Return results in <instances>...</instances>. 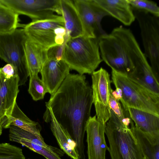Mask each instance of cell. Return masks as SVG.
Returning a JSON list of instances; mask_svg holds the SVG:
<instances>
[{"label":"cell","instance_id":"obj_12","mask_svg":"<svg viewBox=\"0 0 159 159\" xmlns=\"http://www.w3.org/2000/svg\"><path fill=\"white\" fill-rule=\"evenodd\" d=\"M10 140L20 144L44 157L46 159H61L64 152L57 147L46 144L31 133L15 126L9 128Z\"/></svg>","mask_w":159,"mask_h":159},{"label":"cell","instance_id":"obj_16","mask_svg":"<svg viewBox=\"0 0 159 159\" xmlns=\"http://www.w3.org/2000/svg\"><path fill=\"white\" fill-rule=\"evenodd\" d=\"M44 121L50 122L51 131L60 148L73 159H80L75 142L68 132L61 126L55 119L49 107H46Z\"/></svg>","mask_w":159,"mask_h":159},{"label":"cell","instance_id":"obj_14","mask_svg":"<svg viewBox=\"0 0 159 159\" xmlns=\"http://www.w3.org/2000/svg\"><path fill=\"white\" fill-rule=\"evenodd\" d=\"M70 68L62 60L48 58L40 71L43 82L51 95L57 90L70 74Z\"/></svg>","mask_w":159,"mask_h":159},{"label":"cell","instance_id":"obj_32","mask_svg":"<svg viewBox=\"0 0 159 159\" xmlns=\"http://www.w3.org/2000/svg\"></svg>","mask_w":159,"mask_h":159},{"label":"cell","instance_id":"obj_4","mask_svg":"<svg viewBox=\"0 0 159 159\" xmlns=\"http://www.w3.org/2000/svg\"><path fill=\"white\" fill-rule=\"evenodd\" d=\"M105 134L111 159H144L139 143L130 127L123 124L111 111Z\"/></svg>","mask_w":159,"mask_h":159},{"label":"cell","instance_id":"obj_10","mask_svg":"<svg viewBox=\"0 0 159 159\" xmlns=\"http://www.w3.org/2000/svg\"><path fill=\"white\" fill-rule=\"evenodd\" d=\"M91 74L93 103L96 116L97 119L106 125L110 116L109 101L112 89L110 75L102 67Z\"/></svg>","mask_w":159,"mask_h":159},{"label":"cell","instance_id":"obj_22","mask_svg":"<svg viewBox=\"0 0 159 159\" xmlns=\"http://www.w3.org/2000/svg\"><path fill=\"white\" fill-rule=\"evenodd\" d=\"M130 125L144 156L148 159H159V137H153L140 131L132 120Z\"/></svg>","mask_w":159,"mask_h":159},{"label":"cell","instance_id":"obj_15","mask_svg":"<svg viewBox=\"0 0 159 159\" xmlns=\"http://www.w3.org/2000/svg\"><path fill=\"white\" fill-rule=\"evenodd\" d=\"M19 78L15 75L7 77L0 68V124L16 102L19 91Z\"/></svg>","mask_w":159,"mask_h":159},{"label":"cell","instance_id":"obj_1","mask_svg":"<svg viewBox=\"0 0 159 159\" xmlns=\"http://www.w3.org/2000/svg\"><path fill=\"white\" fill-rule=\"evenodd\" d=\"M93 103L92 88L85 75L70 73L46 102L59 125L72 135L80 159H86L84 138Z\"/></svg>","mask_w":159,"mask_h":159},{"label":"cell","instance_id":"obj_13","mask_svg":"<svg viewBox=\"0 0 159 159\" xmlns=\"http://www.w3.org/2000/svg\"><path fill=\"white\" fill-rule=\"evenodd\" d=\"M105 126L96 115L90 116L88 120L86 131L88 159H106V151L109 147L105 139Z\"/></svg>","mask_w":159,"mask_h":159},{"label":"cell","instance_id":"obj_19","mask_svg":"<svg viewBox=\"0 0 159 159\" xmlns=\"http://www.w3.org/2000/svg\"><path fill=\"white\" fill-rule=\"evenodd\" d=\"M61 15L63 19L66 35L70 38L84 35L83 25L73 0H60Z\"/></svg>","mask_w":159,"mask_h":159},{"label":"cell","instance_id":"obj_5","mask_svg":"<svg viewBox=\"0 0 159 159\" xmlns=\"http://www.w3.org/2000/svg\"><path fill=\"white\" fill-rule=\"evenodd\" d=\"M112 79L121 93L120 102L125 111L134 108L159 116V95L133 81L126 75L112 70Z\"/></svg>","mask_w":159,"mask_h":159},{"label":"cell","instance_id":"obj_29","mask_svg":"<svg viewBox=\"0 0 159 159\" xmlns=\"http://www.w3.org/2000/svg\"><path fill=\"white\" fill-rule=\"evenodd\" d=\"M1 69L5 76L8 78H11L16 75L13 66L10 64H7L1 68Z\"/></svg>","mask_w":159,"mask_h":159},{"label":"cell","instance_id":"obj_17","mask_svg":"<svg viewBox=\"0 0 159 159\" xmlns=\"http://www.w3.org/2000/svg\"><path fill=\"white\" fill-rule=\"evenodd\" d=\"M108 15L116 18L126 26L130 25L135 18L127 0H94Z\"/></svg>","mask_w":159,"mask_h":159},{"label":"cell","instance_id":"obj_2","mask_svg":"<svg viewBox=\"0 0 159 159\" xmlns=\"http://www.w3.org/2000/svg\"><path fill=\"white\" fill-rule=\"evenodd\" d=\"M101 58L112 70L128 75L147 59L131 31L121 26L99 38Z\"/></svg>","mask_w":159,"mask_h":159},{"label":"cell","instance_id":"obj_25","mask_svg":"<svg viewBox=\"0 0 159 159\" xmlns=\"http://www.w3.org/2000/svg\"><path fill=\"white\" fill-rule=\"evenodd\" d=\"M132 8L147 12L159 17V7L154 2L148 0H127Z\"/></svg>","mask_w":159,"mask_h":159},{"label":"cell","instance_id":"obj_6","mask_svg":"<svg viewBox=\"0 0 159 159\" xmlns=\"http://www.w3.org/2000/svg\"><path fill=\"white\" fill-rule=\"evenodd\" d=\"M26 38L23 28L0 33V58L13 66L19 86L24 84L29 76L24 48Z\"/></svg>","mask_w":159,"mask_h":159},{"label":"cell","instance_id":"obj_21","mask_svg":"<svg viewBox=\"0 0 159 159\" xmlns=\"http://www.w3.org/2000/svg\"><path fill=\"white\" fill-rule=\"evenodd\" d=\"M128 111L137 129L152 136L159 137V116L131 108H128Z\"/></svg>","mask_w":159,"mask_h":159},{"label":"cell","instance_id":"obj_26","mask_svg":"<svg viewBox=\"0 0 159 159\" xmlns=\"http://www.w3.org/2000/svg\"><path fill=\"white\" fill-rule=\"evenodd\" d=\"M109 106L110 111L124 125L129 126L132 120L127 115L120 102L115 98L111 93L109 97Z\"/></svg>","mask_w":159,"mask_h":159},{"label":"cell","instance_id":"obj_30","mask_svg":"<svg viewBox=\"0 0 159 159\" xmlns=\"http://www.w3.org/2000/svg\"><path fill=\"white\" fill-rule=\"evenodd\" d=\"M2 126L0 124V136L1 135L2 133Z\"/></svg>","mask_w":159,"mask_h":159},{"label":"cell","instance_id":"obj_27","mask_svg":"<svg viewBox=\"0 0 159 159\" xmlns=\"http://www.w3.org/2000/svg\"><path fill=\"white\" fill-rule=\"evenodd\" d=\"M0 159H25L22 149L7 143H0Z\"/></svg>","mask_w":159,"mask_h":159},{"label":"cell","instance_id":"obj_8","mask_svg":"<svg viewBox=\"0 0 159 159\" xmlns=\"http://www.w3.org/2000/svg\"><path fill=\"white\" fill-rule=\"evenodd\" d=\"M132 9L140 27L144 54L149 60L152 71L159 82V17Z\"/></svg>","mask_w":159,"mask_h":159},{"label":"cell","instance_id":"obj_24","mask_svg":"<svg viewBox=\"0 0 159 159\" xmlns=\"http://www.w3.org/2000/svg\"><path fill=\"white\" fill-rule=\"evenodd\" d=\"M28 92L35 101L43 99L45 94L48 91L38 75L29 76Z\"/></svg>","mask_w":159,"mask_h":159},{"label":"cell","instance_id":"obj_20","mask_svg":"<svg viewBox=\"0 0 159 159\" xmlns=\"http://www.w3.org/2000/svg\"><path fill=\"white\" fill-rule=\"evenodd\" d=\"M24 48L29 76L38 75L48 59V50L35 42L27 35Z\"/></svg>","mask_w":159,"mask_h":159},{"label":"cell","instance_id":"obj_28","mask_svg":"<svg viewBox=\"0 0 159 159\" xmlns=\"http://www.w3.org/2000/svg\"><path fill=\"white\" fill-rule=\"evenodd\" d=\"M61 45L53 47L48 50V58H54L58 60L62 59L65 43Z\"/></svg>","mask_w":159,"mask_h":159},{"label":"cell","instance_id":"obj_3","mask_svg":"<svg viewBox=\"0 0 159 159\" xmlns=\"http://www.w3.org/2000/svg\"><path fill=\"white\" fill-rule=\"evenodd\" d=\"M99 38L82 35L69 38L65 42L62 59L70 69L80 75L92 74L102 61L99 45Z\"/></svg>","mask_w":159,"mask_h":159},{"label":"cell","instance_id":"obj_18","mask_svg":"<svg viewBox=\"0 0 159 159\" xmlns=\"http://www.w3.org/2000/svg\"><path fill=\"white\" fill-rule=\"evenodd\" d=\"M1 124L5 129L9 128L12 126H17L31 133L41 139H43L40 133L41 127L40 124L28 117L16 102L6 114Z\"/></svg>","mask_w":159,"mask_h":159},{"label":"cell","instance_id":"obj_11","mask_svg":"<svg viewBox=\"0 0 159 159\" xmlns=\"http://www.w3.org/2000/svg\"><path fill=\"white\" fill-rule=\"evenodd\" d=\"M82 23L83 35L90 38H99L107 34L101 24L102 18L107 14L94 0H73Z\"/></svg>","mask_w":159,"mask_h":159},{"label":"cell","instance_id":"obj_7","mask_svg":"<svg viewBox=\"0 0 159 159\" xmlns=\"http://www.w3.org/2000/svg\"><path fill=\"white\" fill-rule=\"evenodd\" d=\"M22 27L29 38L47 50L65 42L66 31L61 16L33 21Z\"/></svg>","mask_w":159,"mask_h":159},{"label":"cell","instance_id":"obj_9","mask_svg":"<svg viewBox=\"0 0 159 159\" xmlns=\"http://www.w3.org/2000/svg\"><path fill=\"white\" fill-rule=\"evenodd\" d=\"M18 15H24L33 21L54 17V12L61 15L60 0H0Z\"/></svg>","mask_w":159,"mask_h":159},{"label":"cell","instance_id":"obj_33","mask_svg":"<svg viewBox=\"0 0 159 159\" xmlns=\"http://www.w3.org/2000/svg\"></svg>","mask_w":159,"mask_h":159},{"label":"cell","instance_id":"obj_31","mask_svg":"<svg viewBox=\"0 0 159 159\" xmlns=\"http://www.w3.org/2000/svg\"><path fill=\"white\" fill-rule=\"evenodd\" d=\"M144 159H148L147 157H144Z\"/></svg>","mask_w":159,"mask_h":159},{"label":"cell","instance_id":"obj_23","mask_svg":"<svg viewBox=\"0 0 159 159\" xmlns=\"http://www.w3.org/2000/svg\"><path fill=\"white\" fill-rule=\"evenodd\" d=\"M19 15L0 1V33L11 32L20 25Z\"/></svg>","mask_w":159,"mask_h":159}]
</instances>
